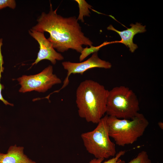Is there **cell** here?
<instances>
[{
	"mask_svg": "<svg viewBox=\"0 0 163 163\" xmlns=\"http://www.w3.org/2000/svg\"><path fill=\"white\" fill-rule=\"evenodd\" d=\"M28 33L37 42L40 48L37 58L32 64L31 67L43 60H48L52 64L55 65L56 60L60 61L64 59L63 56L54 50L52 43L46 38L44 33L36 31L31 29L28 30Z\"/></svg>",
	"mask_w": 163,
	"mask_h": 163,
	"instance_id": "ba28073f",
	"label": "cell"
},
{
	"mask_svg": "<svg viewBox=\"0 0 163 163\" xmlns=\"http://www.w3.org/2000/svg\"><path fill=\"white\" fill-rule=\"evenodd\" d=\"M62 65L64 69L67 71V75L62 87L56 92L59 91L68 85L69 82V78L72 74L82 75L85 71L92 68L110 69L112 66L111 63L109 62L100 59L98 56L97 52L93 53L90 58L84 62L75 63L64 61L62 62Z\"/></svg>",
	"mask_w": 163,
	"mask_h": 163,
	"instance_id": "52a82bcc",
	"label": "cell"
},
{
	"mask_svg": "<svg viewBox=\"0 0 163 163\" xmlns=\"http://www.w3.org/2000/svg\"><path fill=\"white\" fill-rule=\"evenodd\" d=\"M1 77V74H0V100L2 101L6 105H9L11 106H14L13 104L9 103L6 100L4 99L2 94V90L4 88V85L0 83V79Z\"/></svg>",
	"mask_w": 163,
	"mask_h": 163,
	"instance_id": "2e32d148",
	"label": "cell"
},
{
	"mask_svg": "<svg viewBox=\"0 0 163 163\" xmlns=\"http://www.w3.org/2000/svg\"><path fill=\"white\" fill-rule=\"evenodd\" d=\"M16 3L14 0H0V10L8 7L13 9L16 7Z\"/></svg>",
	"mask_w": 163,
	"mask_h": 163,
	"instance_id": "9a60e30c",
	"label": "cell"
},
{
	"mask_svg": "<svg viewBox=\"0 0 163 163\" xmlns=\"http://www.w3.org/2000/svg\"><path fill=\"white\" fill-rule=\"evenodd\" d=\"M24 148L15 145L9 148L7 153L0 152V163H36L24 154Z\"/></svg>",
	"mask_w": 163,
	"mask_h": 163,
	"instance_id": "30bf717a",
	"label": "cell"
},
{
	"mask_svg": "<svg viewBox=\"0 0 163 163\" xmlns=\"http://www.w3.org/2000/svg\"><path fill=\"white\" fill-rule=\"evenodd\" d=\"M109 91L94 81L87 79L82 82L76 92L79 116L88 122L97 124L106 113Z\"/></svg>",
	"mask_w": 163,
	"mask_h": 163,
	"instance_id": "7a4b0ae2",
	"label": "cell"
},
{
	"mask_svg": "<svg viewBox=\"0 0 163 163\" xmlns=\"http://www.w3.org/2000/svg\"><path fill=\"white\" fill-rule=\"evenodd\" d=\"M126 152L125 150H121L116 154L112 158L103 162L104 159L103 158H94L91 159L89 163H121L123 161L120 158Z\"/></svg>",
	"mask_w": 163,
	"mask_h": 163,
	"instance_id": "4fadbf2b",
	"label": "cell"
},
{
	"mask_svg": "<svg viewBox=\"0 0 163 163\" xmlns=\"http://www.w3.org/2000/svg\"><path fill=\"white\" fill-rule=\"evenodd\" d=\"M107 122L110 137L117 145L122 146L136 141L143 135L149 124L143 114L139 113L130 120L108 116Z\"/></svg>",
	"mask_w": 163,
	"mask_h": 163,
	"instance_id": "3957f363",
	"label": "cell"
},
{
	"mask_svg": "<svg viewBox=\"0 0 163 163\" xmlns=\"http://www.w3.org/2000/svg\"><path fill=\"white\" fill-rule=\"evenodd\" d=\"M106 115L100 120L93 130L81 135L84 145L88 153L96 158H108L116 154L115 143L109 135Z\"/></svg>",
	"mask_w": 163,
	"mask_h": 163,
	"instance_id": "5b68a950",
	"label": "cell"
},
{
	"mask_svg": "<svg viewBox=\"0 0 163 163\" xmlns=\"http://www.w3.org/2000/svg\"><path fill=\"white\" fill-rule=\"evenodd\" d=\"M158 125L160 128L161 129H163V123L161 122H159L158 123Z\"/></svg>",
	"mask_w": 163,
	"mask_h": 163,
	"instance_id": "ac0fdd59",
	"label": "cell"
},
{
	"mask_svg": "<svg viewBox=\"0 0 163 163\" xmlns=\"http://www.w3.org/2000/svg\"><path fill=\"white\" fill-rule=\"evenodd\" d=\"M2 39H0V70L2 71H3V68L2 67V65L3 63V60L2 56V54L1 53V47L2 44Z\"/></svg>",
	"mask_w": 163,
	"mask_h": 163,
	"instance_id": "e0dca14e",
	"label": "cell"
},
{
	"mask_svg": "<svg viewBox=\"0 0 163 163\" xmlns=\"http://www.w3.org/2000/svg\"><path fill=\"white\" fill-rule=\"evenodd\" d=\"M130 26H131L130 28H127V30L122 31L116 30L111 25H110L107 28L108 30L114 31L118 33L121 38L119 43L124 44L129 48L131 52L133 53L138 48L137 45L133 43L134 36L137 34L145 32L146 30L145 26L138 23L135 24H131Z\"/></svg>",
	"mask_w": 163,
	"mask_h": 163,
	"instance_id": "9c48e42d",
	"label": "cell"
},
{
	"mask_svg": "<svg viewBox=\"0 0 163 163\" xmlns=\"http://www.w3.org/2000/svg\"><path fill=\"white\" fill-rule=\"evenodd\" d=\"M139 110L137 95L129 88L120 86L109 91L106 111L108 116L131 120L137 115Z\"/></svg>",
	"mask_w": 163,
	"mask_h": 163,
	"instance_id": "277c9868",
	"label": "cell"
},
{
	"mask_svg": "<svg viewBox=\"0 0 163 163\" xmlns=\"http://www.w3.org/2000/svg\"><path fill=\"white\" fill-rule=\"evenodd\" d=\"M21 85L20 92L35 91L45 92L54 85L61 83V80L53 73L52 66L49 65L40 73L33 75H23L17 79Z\"/></svg>",
	"mask_w": 163,
	"mask_h": 163,
	"instance_id": "8992f818",
	"label": "cell"
},
{
	"mask_svg": "<svg viewBox=\"0 0 163 163\" xmlns=\"http://www.w3.org/2000/svg\"><path fill=\"white\" fill-rule=\"evenodd\" d=\"M114 43H117V41L111 42H105L97 46H92L89 48L87 46L86 48H83V50L80 53L81 55L79 57L80 62H82L91 54H93L95 52H97L103 46L107 45Z\"/></svg>",
	"mask_w": 163,
	"mask_h": 163,
	"instance_id": "7c38bea8",
	"label": "cell"
},
{
	"mask_svg": "<svg viewBox=\"0 0 163 163\" xmlns=\"http://www.w3.org/2000/svg\"><path fill=\"white\" fill-rule=\"evenodd\" d=\"M121 163H125L123 161ZM128 163H152L149 157L147 152L142 151L139 152L136 156L131 160Z\"/></svg>",
	"mask_w": 163,
	"mask_h": 163,
	"instance_id": "5bb4252c",
	"label": "cell"
},
{
	"mask_svg": "<svg viewBox=\"0 0 163 163\" xmlns=\"http://www.w3.org/2000/svg\"><path fill=\"white\" fill-rule=\"evenodd\" d=\"M75 1L78 3L79 9V14L77 19L83 23L84 22V17L90 16L91 12L89 9H91L92 6L85 0H75Z\"/></svg>",
	"mask_w": 163,
	"mask_h": 163,
	"instance_id": "8fae6325",
	"label": "cell"
},
{
	"mask_svg": "<svg viewBox=\"0 0 163 163\" xmlns=\"http://www.w3.org/2000/svg\"><path fill=\"white\" fill-rule=\"evenodd\" d=\"M50 3L49 12H43L37 19V24L32 29L48 32L47 39L54 49L60 52L72 49L81 53L82 45L92 46L93 42L85 36L75 16L65 18L57 14Z\"/></svg>",
	"mask_w": 163,
	"mask_h": 163,
	"instance_id": "6da1fadb",
	"label": "cell"
}]
</instances>
